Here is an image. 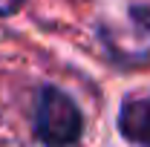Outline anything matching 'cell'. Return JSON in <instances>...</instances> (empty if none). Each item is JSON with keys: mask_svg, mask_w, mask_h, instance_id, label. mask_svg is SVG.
I'll return each mask as SVG.
<instances>
[{"mask_svg": "<svg viewBox=\"0 0 150 147\" xmlns=\"http://www.w3.org/2000/svg\"><path fill=\"white\" fill-rule=\"evenodd\" d=\"M35 136L46 147H69L81 139L84 118L72 98L58 87H43L35 101Z\"/></svg>", "mask_w": 150, "mask_h": 147, "instance_id": "obj_1", "label": "cell"}, {"mask_svg": "<svg viewBox=\"0 0 150 147\" xmlns=\"http://www.w3.org/2000/svg\"><path fill=\"white\" fill-rule=\"evenodd\" d=\"M121 136L139 147H150V95H133L118 112Z\"/></svg>", "mask_w": 150, "mask_h": 147, "instance_id": "obj_2", "label": "cell"}, {"mask_svg": "<svg viewBox=\"0 0 150 147\" xmlns=\"http://www.w3.org/2000/svg\"><path fill=\"white\" fill-rule=\"evenodd\" d=\"M20 6H23V0H0V18H9V15H15Z\"/></svg>", "mask_w": 150, "mask_h": 147, "instance_id": "obj_3", "label": "cell"}]
</instances>
